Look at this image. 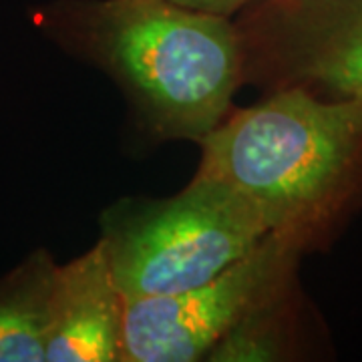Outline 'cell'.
Segmentation results:
<instances>
[{"label": "cell", "instance_id": "cell-1", "mask_svg": "<svg viewBox=\"0 0 362 362\" xmlns=\"http://www.w3.org/2000/svg\"><path fill=\"white\" fill-rule=\"evenodd\" d=\"M33 21L63 51L103 71L159 139L199 145L244 85L233 18L165 0H52Z\"/></svg>", "mask_w": 362, "mask_h": 362}, {"label": "cell", "instance_id": "cell-2", "mask_svg": "<svg viewBox=\"0 0 362 362\" xmlns=\"http://www.w3.org/2000/svg\"><path fill=\"white\" fill-rule=\"evenodd\" d=\"M199 147L195 173L244 195L272 233L304 254L326 246L362 207V99L270 90L232 109Z\"/></svg>", "mask_w": 362, "mask_h": 362}, {"label": "cell", "instance_id": "cell-3", "mask_svg": "<svg viewBox=\"0 0 362 362\" xmlns=\"http://www.w3.org/2000/svg\"><path fill=\"white\" fill-rule=\"evenodd\" d=\"M99 242L125 300L204 284L270 233L258 207L197 175L169 197H121L99 218Z\"/></svg>", "mask_w": 362, "mask_h": 362}, {"label": "cell", "instance_id": "cell-4", "mask_svg": "<svg viewBox=\"0 0 362 362\" xmlns=\"http://www.w3.org/2000/svg\"><path fill=\"white\" fill-rule=\"evenodd\" d=\"M302 250L268 233L204 284L127 300L123 362H197L262 302L298 282Z\"/></svg>", "mask_w": 362, "mask_h": 362}, {"label": "cell", "instance_id": "cell-5", "mask_svg": "<svg viewBox=\"0 0 362 362\" xmlns=\"http://www.w3.org/2000/svg\"><path fill=\"white\" fill-rule=\"evenodd\" d=\"M240 14L244 83L362 99V0H256Z\"/></svg>", "mask_w": 362, "mask_h": 362}, {"label": "cell", "instance_id": "cell-6", "mask_svg": "<svg viewBox=\"0 0 362 362\" xmlns=\"http://www.w3.org/2000/svg\"><path fill=\"white\" fill-rule=\"evenodd\" d=\"M127 300L101 242L59 266L45 362H123Z\"/></svg>", "mask_w": 362, "mask_h": 362}, {"label": "cell", "instance_id": "cell-7", "mask_svg": "<svg viewBox=\"0 0 362 362\" xmlns=\"http://www.w3.org/2000/svg\"><path fill=\"white\" fill-rule=\"evenodd\" d=\"M59 264L45 250L0 278V362H45Z\"/></svg>", "mask_w": 362, "mask_h": 362}, {"label": "cell", "instance_id": "cell-8", "mask_svg": "<svg viewBox=\"0 0 362 362\" xmlns=\"http://www.w3.org/2000/svg\"><path fill=\"white\" fill-rule=\"evenodd\" d=\"M298 282L262 302L207 352V362L290 361L298 352Z\"/></svg>", "mask_w": 362, "mask_h": 362}, {"label": "cell", "instance_id": "cell-9", "mask_svg": "<svg viewBox=\"0 0 362 362\" xmlns=\"http://www.w3.org/2000/svg\"><path fill=\"white\" fill-rule=\"evenodd\" d=\"M165 2L187 8V11H195V13L233 18L235 14L242 13L246 6H250L256 0H165Z\"/></svg>", "mask_w": 362, "mask_h": 362}]
</instances>
